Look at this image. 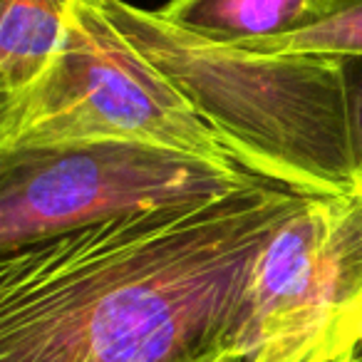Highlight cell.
I'll return each mask as SVG.
<instances>
[{
	"label": "cell",
	"instance_id": "6da1fadb",
	"mask_svg": "<svg viewBox=\"0 0 362 362\" xmlns=\"http://www.w3.org/2000/svg\"><path fill=\"white\" fill-rule=\"evenodd\" d=\"M305 199L261 179L0 256V362H194L231 347L258 256Z\"/></svg>",
	"mask_w": 362,
	"mask_h": 362
},
{
	"label": "cell",
	"instance_id": "7a4b0ae2",
	"mask_svg": "<svg viewBox=\"0 0 362 362\" xmlns=\"http://www.w3.org/2000/svg\"><path fill=\"white\" fill-rule=\"evenodd\" d=\"M119 35L216 132L248 174L303 197L360 194L345 60L206 40L129 0H102Z\"/></svg>",
	"mask_w": 362,
	"mask_h": 362
},
{
	"label": "cell",
	"instance_id": "3957f363",
	"mask_svg": "<svg viewBox=\"0 0 362 362\" xmlns=\"http://www.w3.org/2000/svg\"><path fill=\"white\" fill-rule=\"evenodd\" d=\"M95 141L238 166L169 77L119 35L102 0H65L55 60L33 87L0 100V154Z\"/></svg>",
	"mask_w": 362,
	"mask_h": 362
},
{
	"label": "cell",
	"instance_id": "277c9868",
	"mask_svg": "<svg viewBox=\"0 0 362 362\" xmlns=\"http://www.w3.org/2000/svg\"><path fill=\"white\" fill-rule=\"evenodd\" d=\"M256 181L241 166L129 141L0 154V256L112 218L228 197Z\"/></svg>",
	"mask_w": 362,
	"mask_h": 362
},
{
	"label": "cell",
	"instance_id": "5b68a950",
	"mask_svg": "<svg viewBox=\"0 0 362 362\" xmlns=\"http://www.w3.org/2000/svg\"><path fill=\"white\" fill-rule=\"evenodd\" d=\"M248 362H350L362 347V194L308 197L266 243L233 332Z\"/></svg>",
	"mask_w": 362,
	"mask_h": 362
},
{
	"label": "cell",
	"instance_id": "8992f818",
	"mask_svg": "<svg viewBox=\"0 0 362 362\" xmlns=\"http://www.w3.org/2000/svg\"><path fill=\"white\" fill-rule=\"evenodd\" d=\"M360 0H166L156 8L164 21L206 40H273L322 25Z\"/></svg>",
	"mask_w": 362,
	"mask_h": 362
},
{
	"label": "cell",
	"instance_id": "52a82bcc",
	"mask_svg": "<svg viewBox=\"0 0 362 362\" xmlns=\"http://www.w3.org/2000/svg\"><path fill=\"white\" fill-rule=\"evenodd\" d=\"M65 0H0V100L25 92L55 60Z\"/></svg>",
	"mask_w": 362,
	"mask_h": 362
},
{
	"label": "cell",
	"instance_id": "ba28073f",
	"mask_svg": "<svg viewBox=\"0 0 362 362\" xmlns=\"http://www.w3.org/2000/svg\"><path fill=\"white\" fill-rule=\"evenodd\" d=\"M236 45L243 50L266 52V55H315L335 57V60L362 57V0L310 30L273 37V40L236 42Z\"/></svg>",
	"mask_w": 362,
	"mask_h": 362
},
{
	"label": "cell",
	"instance_id": "9c48e42d",
	"mask_svg": "<svg viewBox=\"0 0 362 362\" xmlns=\"http://www.w3.org/2000/svg\"><path fill=\"white\" fill-rule=\"evenodd\" d=\"M345 75H347V105H350L352 149H355L357 174H360V194H362V57L345 60Z\"/></svg>",
	"mask_w": 362,
	"mask_h": 362
},
{
	"label": "cell",
	"instance_id": "30bf717a",
	"mask_svg": "<svg viewBox=\"0 0 362 362\" xmlns=\"http://www.w3.org/2000/svg\"><path fill=\"white\" fill-rule=\"evenodd\" d=\"M194 362H248V360L236 347H223V350H216L206 357H199V360H194Z\"/></svg>",
	"mask_w": 362,
	"mask_h": 362
},
{
	"label": "cell",
	"instance_id": "8fae6325",
	"mask_svg": "<svg viewBox=\"0 0 362 362\" xmlns=\"http://www.w3.org/2000/svg\"><path fill=\"white\" fill-rule=\"evenodd\" d=\"M350 362H362V347H360V350H357L355 352V357H352V360Z\"/></svg>",
	"mask_w": 362,
	"mask_h": 362
}]
</instances>
